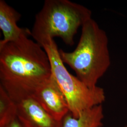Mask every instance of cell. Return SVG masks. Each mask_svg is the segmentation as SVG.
I'll return each mask as SVG.
<instances>
[{"mask_svg":"<svg viewBox=\"0 0 127 127\" xmlns=\"http://www.w3.org/2000/svg\"><path fill=\"white\" fill-rule=\"evenodd\" d=\"M29 36L0 47V85L11 97L31 94L52 75L45 50Z\"/></svg>","mask_w":127,"mask_h":127,"instance_id":"obj_1","label":"cell"},{"mask_svg":"<svg viewBox=\"0 0 127 127\" xmlns=\"http://www.w3.org/2000/svg\"><path fill=\"white\" fill-rule=\"evenodd\" d=\"M60 58L75 72L76 77L90 88L108 69L111 60L108 39L105 32L91 18L82 27V33L75 49L71 52L59 50Z\"/></svg>","mask_w":127,"mask_h":127,"instance_id":"obj_2","label":"cell"},{"mask_svg":"<svg viewBox=\"0 0 127 127\" xmlns=\"http://www.w3.org/2000/svg\"><path fill=\"white\" fill-rule=\"evenodd\" d=\"M91 14L85 6L68 0H46L35 16L31 36L41 46L54 37L73 45L78 29L92 18Z\"/></svg>","mask_w":127,"mask_h":127,"instance_id":"obj_3","label":"cell"},{"mask_svg":"<svg viewBox=\"0 0 127 127\" xmlns=\"http://www.w3.org/2000/svg\"><path fill=\"white\" fill-rule=\"evenodd\" d=\"M42 47L49 58L52 74L74 118L79 117L85 110L102 104L105 99L104 90L98 86L90 88L69 73L60 58L59 50L53 39H49Z\"/></svg>","mask_w":127,"mask_h":127,"instance_id":"obj_4","label":"cell"},{"mask_svg":"<svg viewBox=\"0 0 127 127\" xmlns=\"http://www.w3.org/2000/svg\"><path fill=\"white\" fill-rule=\"evenodd\" d=\"M11 98L17 105V118L23 127L62 126V121L53 118L31 94Z\"/></svg>","mask_w":127,"mask_h":127,"instance_id":"obj_5","label":"cell"},{"mask_svg":"<svg viewBox=\"0 0 127 127\" xmlns=\"http://www.w3.org/2000/svg\"><path fill=\"white\" fill-rule=\"evenodd\" d=\"M30 94L58 121H62L70 112L66 99L52 74L36 87Z\"/></svg>","mask_w":127,"mask_h":127,"instance_id":"obj_6","label":"cell"},{"mask_svg":"<svg viewBox=\"0 0 127 127\" xmlns=\"http://www.w3.org/2000/svg\"><path fill=\"white\" fill-rule=\"evenodd\" d=\"M21 15L4 0H0V29L3 39L0 41V47L16 41L25 35L31 36V30L19 27L17 22Z\"/></svg>","mask_w":127,"mask_h":127,"instance_id":"obj_7","label":"cell"},{"mask_svg":"<svg viewBox=\"0 0 127 127\" xmlns=\"http://www.w3.org/2000/svg\"><path fill=\"white\" fill-rule=\"evenodd\" d=\"M104 118L102 104L85 110L78 118L69 112L62 120L61 127H102Z\"/></svg>","mask_w":127,"mask_h":127,"instance_id":"obj_8","label":"cell"},{"mask_svg":"<svg viewBox=\"0 0 127 127\" xmlns=\"http://www.w3.org/2000/svg\"><path fill=\"white\" fill-rule=\"evenodd\" d=\"M15 102L4 88L0 85V127H3L17 118Z\"/></svg>","mask_w":127,"mask_h":127,"instance_id":"obj_9","label":"cell"},{"mask_svg":"<svg viewBox=\"0 0 127 127\" xmlns=\"http://www.w3.org/2000/svg\"><path fill=\"white\" fill-rule=\"evenodd\" d=\"M3 127H23L20 123V122L18 121V118L15 119L13 121H12L11 123H9L7 125Z\"/></svg>","mask_w":127,"mask_h":127,"instance_id":"obj_10","label":"cell"},{"mask_svg":"<svg viewBox=\"0 0 127 127\" xmlns=\"http://www.w3.org/2000/svg\"><path fill=\"white\" fill-rule=\"evenodd\" d=\"M127 127V126H126V127Z\"/></svg>","mask_w":127,"mask_h":127,"instance_id":"obj_11","label":"cell"}]
</instances>
